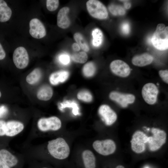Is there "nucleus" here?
<instances>
[{"mask_svg": "<svg viewBox=\"0 0 168 168\" xmlns=\"http://www.w3.org/2000/svg\"><path fill=\"white\" fill-rule=\"evenodd\" d=\"M73 37L77 43L84 51L85 52L89 51V45L82 34L80 33H76L74 35Z\"/></svg>", "mask_w": 168, "mask_h": 168, "instance_id": "obj_24", "label": "nucleus"}, {"mask_svg": "<svg viewBox=\"0 0 168 168\" xmlns=\"http://www.w3.org/2000/svg\"><path fill=\"white\" fill-rule=\"evenodd\" d=\"M124 2V7L126 9H129L131 6V4L128 0H121L120 1Z\"/></svg>", "mask_w": 168, "mask_h": 168, "instance_id": "obj_36", "label": "nucleus"}, {"mask_svg": "<svg viewBox=\"0 0 168 168\" xmlns=\"http://www.w3.org/2000/svg\"><path fill=\"white\" fill-rule=\"evenodd\" d=\"M115 168H125L122 165H119L116 166Z\"/></svg>", "mask_w": 168, "mask_h": 168, "instance_id": "obj_39", "label": "nucleus"}, {"mask_svg": "<svg viewBox=\"0 0 168 168\" xmlns=\"http://www.w3.org/2000/svg\"><path fill=\"white\" fill-rule=\"evenodd\" d=\"M92 44L95 47L100 46L102 43L103 34L102 31L98 28H95L92 32Z\"/></svg>", "mask_w": 168, "mask_h": 168, "instance_id": "obj_23", "label": "nucleus"}, {"mask_svg": "<svg viewBox=\"0 0 168 168\" xmlns=\"http://www.w3.org/2000/svg\"><path fill=\"white\" fill-rule=\"evenodd\" d=\"M152 136L148 137L147 142L150 150L152 151L159 149L166 141V134L165 131L160 129L153 128L152 129Z\"/></svg>", "mask_w": 168, "mask_h": 168, "instance_id": "obj_4", "label": "nucleus"}, {"mask_svg": "<svg viewBox=\"0 0 168 168\" xmlns=\"http://www.w3.org/2000/svg\"><path fill=\"white\" fill-rule=\"evenodd\" d=\"M153 60V56L147 53L138 55L134 56L132 62L134 65L143 67L151 63Z\"/></svg>", "mask_w": 168, "mask_h": 168, "instance_id": "obj_16", "label": "nucleus"}, {"mask_svg": "<svg viewBox=\"0 0 168 168\" xmlns=\"http://www.w3.org/2000/svg\"><path fill=\"white\" fill-rule=\"evenodd\" d=\"M73 49L75 51H79L80 49V47L77 43H74L72 45Z\"/></svg>", "mask_w": 168, "mask_h": 168, "instance_id": "obj_37", "label": "nucleus"}, {"mask_svg": "<svg viewBox=\"0 0 168 168\" xmlns=\"http://www.w3.org/2000/svg\"><path fill=\"white\" fill-rule=\"evenodd\" d=\"M72 58L75 62L82 63L86 62L88 58V56L85 52L82 51L73 54Z\"/></svg>", "mask_w": 168, "mask_h": 168, "instance_id": "obj_27", "label": "nucleus"}, {"mask_svg": "<svg viewBox=\"0 0 168 168\" xmlns=\"http://www.w3.org/2000/svg\"><path fill=\"white\" fill-rule=\"evenodd\" d=\"M82 157L85 168H95L96 158L93 153L89 150H85L82 153Z\"/></svg>", "mask_w": 168, "mask_h": 168, "instance_id": "obj_19", "label": "nucleus"}, {"mask_svg": "<svg viewBox=\"0 0 168 168\" xmlns=\"http://www.w3.org/2000/svg\"><path fill=\"white\" fill-rule=\"evenodd\" d=\"M110 68L114 74L121 77H127L131 72L129 65L120 60H116L112 61L110 64Z\"/></svg>", "mask_w": 168, "mask_h": 168, "instance_id": "obj_10", "label": "nucleus"}, {"mask_svg": "<svg viewBox=\"0 0 168 168\" xmlns=\"http://www.w3.org/2000/svg\"><path fill=\"white\" fill-rule=\"evenodd\" d=\"M92 145L94 149L97 152L104 156L113 153L116 149L114 142L110 139L96 140L93 142Z\"/></svg>", "mask_w": 168, "mask_h": 168, "instance_id": "obj_5", "label": "nucleus"}, {"mask_svg": "<svg viewBox=\"0 0 168 168\" xmlns=\"http://www.w3.org/2000/svg\"><path fill=\"white\" fill-rule=\"evenodd\" d=\"M148 137L141 131H135L130 141L132 150L137 153L143 152L145 149V143L147 142Z\"/></svg>", "mask_w": 168, "mask_h": 168, "instance_id": "obj_7", "label": "nucleus"}, {"mask_svg": "<svg viewBox=\"0 0 168 168\" xmlns=\"http://www.w3.org/2000/svg\"><path fill=\"white\" fill-rule=\"evenodd\" d=\"M24 128V125L21 122L15 120L8 121L6 124L5 135L14 136L21 132Z\"/></svg>", "mask_w": 168, "mask_h": 168, "instance_id": "obj_14", "label": "nucleus"}, {"mask_svg": "<svg viewBox=\"0 0 168 168\" xmlns=\"http://www.w3.org/2000/svg\"><path fill=\"white\" fill-rule=\"evenodd\" d=\"M153 46L157 49L164 50L168 48V27L163 24L156 26L152 38Z\"/></svg>", "mask_w": 168, "mask_h": 168, "instance_id": "obj_2", "label": "nucleus"}, {"mask_svg": "<svg viewBox=\"0 0 168 168\" xmlns=\"http://www.w3.org/2000/svg\"><path fill=\"white\" fill-rule=\"evenodd\" d=\"M59 109L63 110L66 108H72V113L75 115H79V108L77 103L74 101L65 100L60 103L58 106Z\"/></svg>", "mask_w": 168, "mask_h": 168, "instance_id": "obj_22", "label": "nucleus"}, {"mask_svg": "<svg viewBox=\"0 0 168 168\" xmlns=\"http://www.w3.org/2000/svg\"><path fill=\"white\" fill-rule=\"evenodd\" d=\"M77 98L86 102H90L92 100V96L88 91L83 90L79 92L77 94Z\"/></svg>", "mask_w": 168, "mask_h": 168, "instance_id": "obj_28", "label": "nucleus"}, {"mask_svg": "<svg viewBox=\"0 0 168 168\" xmlns=\"http://www.w3.org/2000/svg\"><path fill=\"white\" fill-rule=\"evenodd\" d=\"M160 77L166 83H168V70H160L159 71Z\"/></svg>", "mask_w": 168, "mask_h": 168, "instance_id": "obj_31", "label": "nucleus"}, {"mask_svg": "<svg viewBox=\"0 0 168 168\" xmlns=\"http://www.w3.org/2000/svg\"><path fill=\"white\" fill-rule=\"evenodd\" d=\"M0 157L10 167L16 165L18 162L15 156L5 149L0 150Z\"/></svg>", "mask_w": 168, "mask_h": 168, "instance_id": "obj_18", "label": "nucleus"}, {"mask_svg": "<svg viewBox=\"0 0 168 168\" xmlns=\"http://www.w3.org/2000/svg\"><path fill=\"white\" fill-rule=\"evenodd\" d=\"M59 4V1L58 0H47L46 1V6L47 9L50 11H53L56 10Z\"/></svg>", "mask_w": 168, "mask_h": 168, "instance_id": "obj_29", "label": "nucleus"}, {"mask_svg": "<svg viewBox=\"0 0 168 168\" xmlns=\"http://www.w3.org/2000/svg\"><path fill=\"white\" fill-rule=\"evenodd\" d=\"M0 168H10L0 157Z\"/></svg>", "mask_w": 168, "mask_h": 168, "instance_id": "obj_38", "label": "nucleus"}, {"mask_svg": "<svg viewBox=\"0 0 168 168\" xmlns=\"http://www.w3.org/2000/svg\"><path fill=\"white\" fill-rule=\"evenodd\" d=\"M109 97L111 100L124 108L127 107L128 104L133 103L135 100V97L133 94H123L117 91L111 92Z\"/></svg>", "mask_w": 168, "mask_h": 168, "instance_id": "obj_13", "label": "nucleus"}, {"mask_svg": "<svg viewBox=\"0 0 168 168\" xmlns=\"http://www.w3.org/2000/svg\"><path fill=\"white\" fill-rule=\"evenodd\" d=\"M87 10L90 15L94 18L99 19L107 18L108 13L105 6L97 0H89L86 3Z\"/></svg>", "mask_w": 168, "mask_h": 168, "instance_id": "obj_3", "label": "nucleus"}, {"mask_svg": "<svg viewBox=\"0 0 168 168\" xmlns=\"http://www.w3.org/2000/svg\"><path fill=\"white\" fill-rule=\"evenodd\" d=\"M47 149L50 154L54 158L63 160L67 158L70 153L69 147L65 140L58 138L48 142Z\"/></svg>", "mask_w": 168, "mask_h": 168, "instance_id": "obj_1", "label": "nucleus"}, {"mask_svg": "<svg viewBox=\"0 0 168 168\" xmlns=\"http://www.w3.org/2000/svg\"><path fill=\"white\" fill-rule=\"evenodd\" d=\"M69 75L68 72L62 70L52 73L50 76L49 80L50 83L54 85L63 82L68 79Z\"/></svg>", "mask_w": 168, "mask_h": 168, "instance_id": "obj_17", "label": "nucleus"}, {"mask_svg": "<svg viewBox=\"0 0 168 168\" xmlns=\"http://www.w3.org/2000/svg\"><path fill=\"white\" fill-rule=\"evenodd\" d=\"M58 60L61 64L63 65H67L70 62V56L67 54H62L59 56Z\"/></svg>", "mask_w": 168, "mask_h": 168, "instance_id": "obj_30", "label": "nucleus"}, {"mask_svg": "<svg viewBox=\"0 0 168 168\" xmlns=\"http://www.w3.org/2000/svg\"><path fill=\"white\" fill-rule=\"evenodd\" d=\"M30 35L35 39H41L46 35L45 27L42 22L38 19L34 18L30 20L29 22Z\"/></svg>", "mask_w": 168, "mask_h": 168, "instance_id": "obj_11", "label": "nucleus"}, {"mask_svg": "<svg viewBox=\"0 0 168 168\" xmlns=\"http://www.w3.org/2000/svg\"><path fill=\"white\" fill-rule=\"evenodd\" d=\"M8 112V109L5 105L0 106V118L3 117Z\"/></svg>", "mask_w": 168, "mask_h": 168, "instance_id": "obj_35", "label": "nucleus"}, {"mask_svg": "<svg viewBox=\"0 0 168 168\" xmlns=\"http://www.w3.org/2000/svg\"><path fill=\"white\" fill-rule=\"evenodd\" d=\"M1 92L0 91V98L1 97Z\"/></svg>", "mask_w": 168, "mask_h": 168, "instance_id": "obj_40", "label": "nucleus"}, {"mask_svg": "<svg viewBox=\"0 0 168 168\" xmlns=\"http://www.w3.org/2000/svg\"><path fill=\"white\" fill-rule=\"evenodd\" d=\"M53 94L52 88L48 85H44L38 90L37 96L40 100L46 101L49 100Z\"/></svg>", "mask_w": 168, "mask_h": 168, "instance_id": "obj_20", "label": "nucleus"}, {"mask_svg": "<svg viewBox=\"0 0 168 168\" xmlns=\"http://www.w3.org/2000/svg\"><path fill=\"white\" fill-rule=\"evenodd\" d=\"M108 9L110 12L114 16L123 15L125 13L124 8L120 5L111 4L108 6Z\"/></svg>", "mask_w": 168, "mask_h": 168, "instance_id": "obj_26", "label": "nucleus"}, {"mask_svg": "<svg viewBox=\"0 0 168 168\" xmlns=\"http://www.w3.org/2000/svg\"><path fill=\"white\" fill-rule=\"evenodd\" d=\"M42 75V72L39 68L33 70L26 77V81L29 84L34 85L40 79Z\"/></svg>", "mask_w": 168, "mask_h": 168, "instance_id": "obj_21", "label": "nucleus"}, {"mask_svg": "<svg viewBox=\"0 0 168 168\" xmlns=\"http://www.w3.org/2000/svg\"><path fill=\"white\" fill-rule=\"evenodd\" d=\"M6 124L5 121L0 120V136L5 135Z\"/></svg>", "mask_w": 168, "mask_h": 168, "instance_id": "obj_33", "label": "nucleus"}, {"mask_svg": "<svg viewBox=\"0 0 168 168\" xmlns=\"http://www.w3.org/2000/svg\"><path fill=\"white\" fill-rule=\"evenodd\" d=\"M13 60L18 68L23 69L26 68L29 62L28 54L26 49L22 46L17 48L13 53Z\"/></svg>", "mask_w": 168, "mask_h": 168, "instance_id": "obj_8", "label": "nucleus"}, {"mask_svg": "<svg viewBox=\"0 0 168 168\" xmlns=\"http://www.w3.org/2000/svg\"><path fill=\"white\" fill-rule=\"evenodd\" d=\"M48 168L44 167V168Z\"/></svg>", "mask_w": 168, "mask_h": 168, "instance_id": "obj_41", "label": "nucleus"}, {"mask_svg": "<svg viewBox=\"0 0 168 168\" xmlns=\"http://www.w3.org/2000/svg\"><path fill=\"white\" fill-rule=\"evenodd\" d=\"M6 53L3 46L0 41V60H3L6 57Z\"/></svg>", "mask_w": 168, "mask_h": 168, "instance_id": "obj_34", "label": "nucleus"}, {"mask_svg": "<svg viewBox=\"0 0 168 168\" xmlns=\"http://www.w3.org/2000/svg\"><path fill=\"white\" fill-rule=\"evenodd\" d=\"M98 113L102 120L107 125H111L117 119L116 113L108 105H101L99 109Z\"/></svg>", "mask_w": 168, "mask_h": 168, "instance_id": "obj_12", "label": "nucleus"}, {"mask_svg": "<svg viewBox=\"0 0 168 168\" xmlns=\"http://www.w3.org/2000/svg\"><path fill=\"white\" fill-rule=\"evenodd\" d=\"M96 68L94 64L91 62L86 64L83 68V72L84 75L88 77L92 76L95 73Z\"/></svg>", "mask_w": 168, "mask_h": 168, "instance_id": "obj_25", "label": "nucleus"}, {"mask_svg": "<svg viewBox=\"0 0 168 168\" xmlns=\"http://www.w3.org/2000/svg\"><path fill=\"white\" fill-rule=\"evenodd\" d=\"M159 92L156 86L154 83L145 84L142 90V94L145 101L149 105L154 104L156 102Z\"/></svg>", "mask_w": 168, "mask_h": 168, "instance_id": "obj_9", "label": "nucleus"}, {"mask_svg": "<svg viewBox=\"0 0 168 168\" xmlns=\"http://www.w3.org/2000/svg\"><path fill=\"white\" fill-rule=\"evenodd\" d=\"M69 10L68 7H65L58 11L57 16V24L60 28L65 29L70 26V21L68 16Z\"/></svg>", "mask_w": 168, "mask_h": 168, "instance_id": "obj_15", "label": "nucleus"}, {"mask_svg": "<svg viewBox=\"0 0 168 168\" xmlns=\"http://www.w3.org/2000/svg\"><path fill=\"white\" fill-rule=\"evenodd\" d=\"M37 125L39 130L41 131H56L61 128V122L58 117L52 116L40 119L38 121Z\"/></svg>", "mask_w": 168, "mask_h": 168, "instance_id": "obj_6", "label": "nucleus"}, {"mask_svg": "<svg viewBox=\"0 0 168 168\" xmlns=\"http://www.w3.org/2000/svg\"><path fill=\"white\" fill-rule=\"evenodd\" d=\"M121 29L123 33L125 35H127L130 32V25L128 22H124L121 25Z\"/></svg>", "mask_w": 168, "mask_h": 168, "instance_id": "obj_32", "label": "nucleus"}]
</instances>
